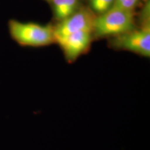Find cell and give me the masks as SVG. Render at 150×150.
Returning a JSON list of instances; mask_svg holds the SVG:
<instances>
[{
    "label": "cell",
    "mask_w": 150,
    "mask_h": 150,
    "mask_svg": "<svg viewBox=\"0 0 150 150\" xmlns=\"http://www.w3.org/2000/svg\"><path fill=\"white\" fill-rule=\"evenodd\" d=\"M8 26L11 37L20 46L38 47L55 42L54 27L50 25L11 20Z\"/></svg>",
    "instance_id": "6da1fadb"
},
{
    "label": "cell",
    "mask_w": 150,
    "mask_h": 150,
    "mask_svg": "<svg viewBox=\"0 0 150 150\" xmlns=\"http://www.w3.org/2000/svg\"><path fill=\"white\" fill-rule=\"evenodd\" d=\"M134 29L133 11L110 8L94 19L93 33L96 38L115 37Z\"/></svg>",
    "instance_id": "7a4b0ae2"
},
{
    "label": "cell",
    "mask_w": 150,
    "mask_h": 150,
    "mask_svg": "<svg viewBox=\"0 0 150 150\" xmlns=\"http://www.w3.org/2000/svg\"><path fill=\"white\" fill-rule=\"evenodd\" d=\"M112 46L120 50H127L138 55L150 56V26L146 22L141 28L132 29L115 36L111 41Z\"/></svg>",
    "instance_id": "3957f363"
},
{
    "label": "cell",
    "mask_w": 150,
    "mask_h": 150,
    "mask_svg": "<svg viewBox=\"0 0 150 150\" xmlns=\"http://www.w3.org/2000/svg\"><path fill=\"white\" fill-rule=\"evenodd\" d=\"M92 35V30H83L60 38L55 41L61 47L67 61L72 63L87 51L91 45Z\"/></svg>",
    "instance_id": "277c9868"
},
{
    "label": "cell",
    "mask_w": 150,
    "mask_h": 150,
    "mask_svg": "<svg viewBox=\"0 0 150 150\" xmlns=\"http://www.w3.org/2000/svg\"><path fill=\"white\" fill-rule=\"evenodd\" d=\"M91 13L88 11H80L76 13H72L64 20L60 21L56 27H54V33L55 40L83 30H92L94 21Z\"/></svg>",
    "instance_id": "5b68a950"
},
{
    "label": "cell",
    "mask_w": 150,
    "mask_h": 150,
    "mask_svg": "<svg viewBox=\"0 0 150 150\" xmlns=\"http://www.w3.org/2000/svg\"><path fill=\"white\" fill-rule=\"evenodd\" d=\"M54 14L57 20H64L74 13L78 0H52Z\"/></svg>",
    "instance_id": "8992f818"
},
{
    "label": "cell",
    "mask_w": 150,
    "mask_h": 150,
    "mask_svg": "<svg viewBox=\"0 0 150 150\" xmlns=\"http://www.w3.org/2000/svg\"><path fill=\"white\" fill-rule=\"evenodd\" d=\"M114 0H90L91 6L96 12L102 14L111 8Z\"/></svg>",
    "instance_id": "52a82bcc"
},
{
    "label": "cell",
    "mask_w": 150,
    "mask_h": 150,
    "mask_svg": "<svg viewBox=\"0 0 150 150\" xmlns=\"http://www.w3.org/2000/svg\"><path fill=\"white\" fill-rule=\"evenodd\" d=\"M140 0H114L111 8L133 11Z\"/></svg>",
    "instance_id": "ba28073f"
}]
</instances>
